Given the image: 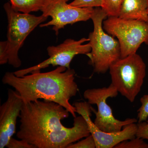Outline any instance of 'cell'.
<instances>
[{
  "label": "cell",
  "instance_id": "cell-1",
  "mask_svg": "<svg viewBox=\"0 0 148 148\" xmlns=\"http://www.w3.org/2000/svg\"><path fill=\"white\" fill-rule=\"evenodd\" d=\"M69 113L63 106L51 101L24 103L16 137L36 148H67L90 134L81 115L74 118L73 127L64 126L61 121L69 117Z\"/></svg>",
  "mask_w": 148,
  "mask_h": 148
},
{
  "label": "cell",
  "instance_id": "cell-2",
  "mask_svg": "<svg viewBox=\"0 0 148 148\" xmlns=\"http://www.w3.org/2000/svg\"><path fill=\"white\" fill-rule=\"evenodd\" d=\"M75 74L73 69L62 66L46 73L38 72L21 77L8 72L4 75L2 82L13 87L24 103L40 99L51 101L63 106L75 118L76 110L69 101L78 91Z\"/></svg>",
  "mask_w": 148,
  "mask_h": 148
},
{
  "label": "cell",
  "instance_id": "cell-3",
  "mask_svg": "<svg viewBox=\"0 0 148 148\" xmlns=\"http://www.w3.org/2000/svg\"><path fill=\"white\" fill-rule=\"evenodd\" d=\"M4 9L7 16V40L0 42V64L8 63L15 68L21 65L18 51L28 36L39 25L47 19L42 14L35 16L14 10L10 2L4 4Z\"/></svg>",
  "mask_w": 148,
  "mask_h": 148
},
{
  "label": "cell",
  "instance_id": "cell-4",
  "mask_svg": "<svg viewBox=\"0 0 148 148\" xmlns=\"http://www.w3.org/2000/svg\"><path fill=\"white\" fill-rule=\"evenodd\" d=\"M107 14L101 7L95 8L91 18L93 30L88 36L91 51L87 55L89 64L95 73H105L110 66L121 58L119 42L114 37L106 33L103 27V22Z\"/></svg>",
  "mask_w": 148,
  "mask_h": 148
},
{
  "label": "cell",
  "instance_id": "cell-5",
  "mask_svg": "<svg viewBox=\"0 0 148 148\" xmlns=\"http://www.w3.org/2000/svg\"><path fill=\"white\" fill-rule=\"evenodd\" d=\"M112 84L119 92L133 103L141 90L146 76V66L137 53L120 58L110 66Z\"/></svg>",
  "mask_w": 148,
  "mask_h": 148
},
{
  "label": "cell",
  "instance_id": "cell-6",
  "mask_svg": "<svg viewBox=\"0 0 148 148\" xmlns=\"http://www.w3.org/2000/svg\"><path fill=\"white\" fill-rule=\"evenodd\" d=\"M104 30L119 42L121 58L136 53L143 43L148 45V23L119 16H108L103 21Z\"/></svg>",
  "mask_w": 148,
  "mask_h": 148
},
{
  "label": "cell",
  "instance_id": "cell-7",
  "mask_svg": "<svg viewBox=\"0 0 148 148\" xmlns=\"http://www.w3.org/2000/svg\"><path fill=\"white\" fill-rule=\"evenodd\" d=\"M116 88L111 84L108 87L94 88L86 90L84 97L90 105H96L98 111L92 108L95 114L94 123L98 129L107 132H116L121 131L126 125L137 123L135 118H128L124 121L117 119L113 114L111 107L107 103L108 98H115L118 95Z\"/></svg>",
  "mask_w": 148,
  "mask_h": 148
},
{
  "label": "cell",
  "instance_id": "cell-8",
  "mask_svg": "<svg viewBox=\"0 0 148 148\" xmlns=\"http://www.w3.org/2000/svg\"><path fill=\"white\" fill-rule=\"evenodd\" d=\"M87 41H89V39L86 38H82L78 40L67 39L59 45L48 47V58L36 66L16 71L14 72V74L17 77L24 76L29 74L40 72L41 69L50 65L53 67L62 66L67 69H71L70 64L75 56L78 54L86 55L91 51L90 44H84Z\"/></svg>",
  "mask_w": 148,
  "mask_h": 148
},
{
  "label": "cell",
  "instance_id": "cell-9",
  "mask_svg": "<svg viewBox=\"0 0 148 148\" xmlns=\"http://www.w3.org/2000/svg\"><path fill=\"white\" fill-rule=\"evenodd\" d=\"M69 0H45L41 11L42 15L51 20L47 23L40 24V27L53 26L52 29L58 35L60 29L69 24L79 21H85L91 18L93 9L92 8H79L67 3Z\"/></svg>",
  "mask_w": 148,
  "mask_h": 148
},
{
  "label": "cell",
  "instance_id": "cell-10",
  "mask_svg": "<svg viewBox=\"0 0 148 148\" xmlns=\"http://www.w3.org/2000/svg\"><path fill=\"white\" fill-rule=\"evenodd\" d=\"M73 106L75 108L77 113L82 116L86 121L90 134L95 140L96 148H114L123 141L136 137L137 123L127 125L119 132H104L98 129L90 119L92 110L90 104L86 102H77L74 103Z\"/></svg>",
  "mask_w": 148,
  "mask_h": 148
},
{
  "label": "cell",
  "instance_id": "cell-11",
  "mask_svg": "<svg viewBox=\"0 0 148 148\" xmlns=\"http://www.w3.org/2000/svg\"><path fill=\"white\" fill-rule=\"evenodd\" d=\"M6 101L0 107V148L6 147L15 133L17 118L24 103L15 90L8 89Z\"/></svg>",
  "mask_w": 148,
  "mask_h": 148
},
{
  "label": "cell",
  "instance_id": "cell-12",
  "mask_svg": "<svg viewBox=\"0 0 148 148\" xmlns=\"http://www.w3.org/2000/svg\"><path fill=\"white\" fill-rule=\"evenodd\" d=\"M148 0H123L119 17L148 23Z\"/></svg>",
  "mask_w": 148,
  "mask_h": 148
},
{
  "label": "cell",
  "instance_id": "cell-13",
  "mask_svg": "<svg viewBox=\"0 0 148 148\" xmlns=\"http://www.w3.org/2000/svg\"><path fill=\"white\" fill-rule=\"evenodd\" d=\"M14 10L25 14L41 10L45 0H10Z\"/></svg>",
  "mask_w": 148,
  "mask_h": 148
},
{
  "label": "cell",
  "instance_id": "cell-14",
  "mask_svg": "<svg viewBox=\"0 0 148 148\" xmlns=\"http://www.w3.org/2000/svg\"><path fill=\"white\" fill-rule=\"evenodd\" d=\"M123 0H102L101 8L108 16H119Z\"/></svg>",
  "mask_w": 148,
  "mask_h": 148
},
{
  "label": "cell",
  "instance_id": "cell-15",
  "mask_svg": "<svg viewBox=\"0 0 148 148\" xmlns=\"http://www.w3.org/2000/svg\"><path fill=\"white\" fill-rule=\"evenodd\" d=\"M114 148H148V143L142 138L135 137L131 140L121 142Z\"/></svg>",
  "mask_w": 148,
  "mask_h": 148
},
{
  "label": "cell",
  "instance_id": "cell-16",
  "mask_svg": "<svg viewBox=\"0 0 148 148\" xmlns=\"http://www.w3.org/2000/svg\"><path fill=\"white\" fill-rule=\"evenodd\" d=\"M141 103L138 111V122L146 121L148 117V95H145L140 100Z\"/></svg>",
  "mask_w": 148,
  "mask_h": 148
},
{
  "label": "cell",
  "instance_id": "cell-17",
  "mask_svg": "<svg viewBox=\"0 0 148 148\" xmlns=\"http://www.w3.org/2000/svg\"><path fill=\"white\" fill-rule=\"evenodd\" d=\"M96 143L93 136L91 134L86 137L84 140L76 143L69 145L67 148H95Z\"/></svg>",
  "mask_w": 148,
  "mask_h": 148
},
{
  "label": "cell",
  "instance_id": "cell-18",
  "mask_svg": "<svg viewBox=\"0 0 148 148\" xmlns=\"http://www.w3.org/2000/svg\"><path fill=\"white\" fill-rule=\"evenodd\" d=\"M71 5L79 8L101 7L102 0H74Z\"/></svg>",
  "mask_w": 148,
  "mask_h": 148
},
{
  "label": "cell",
  "instance_id": "cell-19",
  "mask_svg": "<svg viewBox=\"0 0 148 148\" xmlns=\"http://www.w3.org/2000/svg\"><path fill=\"white\" fill-rule=\"evenodd\" d=\"M17 140L12 138L6 147L8 148H36L32 144L24 140Z\"/></svg>",
  "mask_w": 148,
  "mask_h": 148
},
{
  "label": "cell",
  "instance_id": "cell-20",
  "mask_svg": "<svg viewBox=\"0 0 148 148\" xmlns=\"http://www.w3.org/2000/svg\"><path fill=\"white\" fill-rule=\"evenodd\" d=\"M136 137L148 141V121L138 122Z\"/></svg>",
  "mask_w": 148,
  "mask_h": 148
},
{
  "label": "cell",
  "instance_id": "cell-21",
  "mask_svg": "<svg viewBox=\"0 0 148 148\" xmlns=\"http://www.w3.org/2000/svg\"></svg>",
  "mask_w": 148,
  "mask_h": 148
}]
</instances>
